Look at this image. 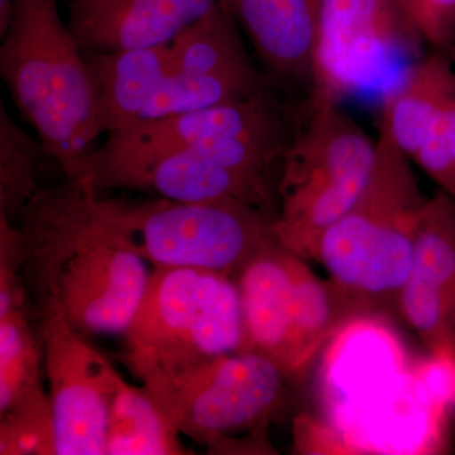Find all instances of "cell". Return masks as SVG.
I'll return each mask as SVG.
<instances>
[{
    "instance_id": "1",
    "label": "cell",
    "mask_w": 455,
    "mask_h": 455,
    "mask_svg": "<svg viewBox=\"0 0 455 455\" xmlns=\"http://www.w3.org/2000/svg\"><path fill=\"white\" fill-rule=\"evenodd\" d=\"M88 179L42 188L16 228V248L32 309L55 307L88 337L124 335L152 269L101 226Z\"/></svg>"
},
{
    "instance_id": "2",
    "label": "cell",
    "mask_w": 455,
    "mask_h": 455,
    "mask_svg": "<svg viewBox=\"0 0 455 455\" xmlns=\"http://www.w3.org/2000/svg\"><path fill=\"white\" fill-rule=\"evenodd\" d=\"M0 76L50 158L74 179L104 133L84 51L57 0H14L2 36Z\"/></svg>"
},
{
    "instance_id": "3",
    "label": "cell",
    "mask_w": 455,
    "mask_h": 455,
    "mask_svg": "<svg viewBox=\"0 0 455 455\" xmlns=\"http://www.w3.org/2000/svg\"><path fill=\"white\" fill-rule=\"evenodd\" d=\"M410 161L381 124L366 190L317 244L315 259L359 316L398 310L427 202Z\"/></svg>"
},
{
    "instance_id": "4",
    "label": "cell",
    "mask_w": 455,
    "mask_h": 455,
    "mask_svg": "<svg viewBox=\"0 0 455 455\" xmlns=\"http://www.w3.org/2000/svg\"><path fill=\"white\" fill-rule=\"evenodd\" d=\"M339 103L305 99L278 172L275 238L302 259H315L320 238L358 202L376 164L377 142Z\"/></svg>"
},
{
    "instance_id": "5",
    "label": "cell",
    "mask_w": 455,
    "mask_h": 455,
    "mask_svg": "<svg viewBox=\"0 0 455 455\" xmlns=\"http://www.w3.org/2000/svg\"><path fill=\"white\" fill-rule=\"evenodd\" d=\"M123 361L140 383L181 376L212 359L250 352L235 277L154 267L124 335Z\"/></svg>"
},
{
    "instance_id": "6",
    "label": "cell",
    "mask_w": 455,
    "mask_h": 455,
    "mask_svg": "<svg viewBox=\"0 0 455 455\" xmlns=\"http://www.w3.org/2000/svg\"><path fill=\"white\" fill-rule=\"evenodd\" d=\"M92 208L101 226L152 267L208 269L235 278L275 239L276 217L238 200L133 202L97 193Z\"/></svg>"
},
{
    "instance_id": "7",
    "label": "cell",
    "mask_w": 455,
    "mask_h": 455,
    "mask_svg": "<svg viewBox=\"0 0 455 455\" xmlns=\"http://www.w3.org/2000/svg\"><path fill=\"white\" fill-rule=\"evenodd\" d=\"M289 376L272 359L241 352L142 386L180 434L209 453H269L260 436L283 400Z\"/></svg>"
},
{
    "instance_id": "8",
    "label": "cell",
    "mask_w": 455,
    "mask_h": 455,
    "mask_svg": "<svg viewBox=\"0 0 455 455\" xmlns=\"http://www.w3.org/2000/svg\"><path fill=\"white\" fill-rule=\"evenodd\" d=\"M424 38L396 0H319L311 95L387 98L423 57Z\"/></svg>"
},
{
    "instance_id": "9",
    "label": "cell",
    "mask_w": 455,
    "mask_h": 455,
    "mask_svg": "<svg viewBox=\"0 0 455 455\" xmlns=\"http://www.w3.org/2000/svg\"><path fill=\"white\" fill-rule=\"evenodd\" d=\"M292 114L267 88L233 103L109 132L107 139L132 147H197L229 169L277 185L298 121Z\"/></svg>"
},
{
    "instance_id": "10",
    "label": "cell",
    "mask_w": 455,
    "mask_h": 455,
    "mask_svg": "<svg viewBox=\"0 0 455 455\" xmlns=\"http://www.w3.org/2000/svg\"><path fill=\"white\" fill-rule=\"evenodd\" d=\"M76 178L100 194L143 191L182 203L238 200L277 217L276 185L229 169L197 147H132L106 140L84 157Z\"/></svg>"
},
{
    "instance_id": "11",
    "label": "cell",
    "mask_w": 455,
    "mask_h": 455,
    "mask_svg": "<svg viewBox=\"0 0 455 455\" xmlns=\"http://www.w3.org/2000/svg\"><path fill=\"white\" fill-rule=\"evenodd\" d=\"M55 429V455H106L108 421L121 390L109 359L50 304L33 309Z\"/></svg>"
},
{
    "instance_id": "12",
    "label": "cell",
    "mask_w": 455,
    "mask_h": 455,
    "mask_svg": "<svg viewBox=\"0 0 455 455\" xmlns=\"http://www.w3.org/2000/svg\"><path fill=\"white\" fill-rule=\"evenodd\" d=\"M438 410L411 363L372 394L324 412L316 433L347 453L419 454L430 449Z\"/></svg>"
},
{
    "instance_id": "13",
    "label": "cell",
    "mask_w": 455,
    "mask_h": 455,
    "mask_svg": "<svg viewBox=\"0 0 455 455\" xmlns=\"http://www.w3.org/2000/svg\"><path fill=\"white\" fill-rule=\"evenodd\" d=\"M398 311L430 353L455 355V200L443 191L421 212Z\"/></svg>"
},
{
    "instance_id": "14",
    "label": "cell",
    "mask_w": 455,
    "mask_h": 455,
    "mask_svg": "<svg viewBox=\"0 0 455 455\" xmlns=\"http://www.w3.org/2000/svg\"><path fill=\"white\" fill-rule=\"evenodd\" d=\"M247 36L267 82L310 97L319 0H220Z\"/></svg>"
},
{
    "instance_id": "15",
    "label": "cell",
    "mask_w": 455,
    "mask_h": 455,
    "mask_svg": "<svg viewBox=\"0 0 455 455\" xmlns=\"http://www.w3.org/2000/svg\"><path fill=\"white\" fill-rule=\"evenodd\" d=\"M218 0H68V25L85 52L166 44Z\"/></svg>"
},
{
    "instance_id": "16",
    "label": "cell",
    "mask_w": 455,
    "mask_h": 455,
    "mask_svg": "<svg viewBox=\"0 0 455 455\" xmlns=\"http://www.w3.org/2000/svg\"><path fill=\"white\" fill-rule=\"evenodd\" d=\"M243 307L248 350L299 373L293 331V280L290 251L269 242L235 277Z\"/></svg>"
},
{
    "instance_id": "17",
    "label": "cell",
    "mask_w": 455,
    "mask_h": 455,
    "mask_svg": "<svg viewBox=\"0 0 455 455\" xmlns=\"http://www.w3.org/2000/svg\"><path fill=\"white\" fill-rule=\"evenodd\" d=\"M411 364L394 331L377 316H357L328 341L320 395L324 411L353 403Z\"/></svg>"
},
{
    "instance_id": "18",
    "label": "cell",
    "mask_w": 455,
    "mask_h": 455,
    "mask_svg": "<svg viewBox=\"0 0 455 455\" xmlns=\"http://www.w3.org/2000/svg\"><path fill=\"white\" fill-rule=\"evenodd\" d=\"M104 133L142 122L171 68L170 42L116 52H85Z\"/></svg>"
},
{
    "instance_id": "19",
    "label": "cell",
    "mask_w": 455,
    "mask_h": 455,
    "mask_svg": "<svg viewBox=\"0 0 455 455\" xmlns=\"http://www.w3.org/2000/svg\"><path fill=\"white\" fill-rule=\"evenodd\" d=\"M453 60L434 50L410 70L381 103V124L412 160L435 123L455 99Z\"/></svg>"
},
{
    "instance_id": "20",
    "label": "cell",
    "mask_w": 455,
    "mask_h": 455,
    "mask_svg": "<svg viewBox=\"0 0 455 455\" xmlns=\"http://www.w3.org/2000/svg\"><path fill=\"white\" fill-rule=\"evenodd\" d=\"M185 454L181 434L151 394L123 382L110 410L106 455Z\"/></svg>"
},
{
    "instance_id": "21",
    "label": "cell",
    "mask_w": 455,
    "mask_h": 455,
    "mask_svg": "<svg viewBox=\"0 0 455 455\" xmlns=\"http://www.w3.org/2000/svg\"><path fill=\"white\" fill-rule=\"evenodd\" d=\"M32 307L0 315V415L50 400L41 383L42 344Z\"/></svg>"
},
{
    "instance_id": "22",
    "label": "cell",
    "mask_w": 455,
    "mask_h": 455,
    "mask_svg": "<svg viewBox=\"0 0 455 455\" xmlns=\"http://www.w3.org/2000/svg\"><path fill=\"white\" fill-rule=\"evenodd\" d=\"M50 157L40 139L26 133L0 103V218L16 224L42 187L41 164Z\"/></svg>"
},
{
    "instance_id": "23",
    "label": "cell",
    "mask_w": 455,
    "mask_h": 455,
    "mask_svg": "<svg viewBox=\"0 0 455 455\" xmlns=\"http://www.w3.org/2000/svg\"><path fill=\"white\" fill-rule=\"evenodd\" d=\"M0 454L55 455L52 407L0 415Z\"/></svg>"
},
{
    "instance_id": "24",
    "label": "cell",
    "mask_w": 455,
    "mask_h": 455,
    "mask_svg": "<svg viewBox=\"0 0 455 455\" xmlns=\"http://www.w3.org/2000/svg\"><path fill=\"white\" fill-rule=\"evenodd\" d=\"M425 42L447 52L455 38V0H396Z\"/></svg>"
},
{
    "instance_id": "25",
    "label": "cell",
    "mask_w": 455,
    "mask_h": 455,
    "mask_svg": "<svg viewBox=\"0 0 455 455\" xmlns=\"http://www.w3.org/2000/svg\"><path fill=\"white\" fill-rule=\"evenodd\" d=\"M444 121L449 152H451V160H453L455 167V99L444 114Z\"/></svg>"
},
{
    "instance_id": "26",
    "label": "cell",
    "mask_w": 455,
    "mask_h": 455,
    "mask_svg": "<svg viewBox=\"0 0 455 455\" xmlns=\"http://www.w3.org/2000/svg\"><path fill=\"white\" fill-rule=\"evenodd\" d=\"M14 0H0V37L7 31L13 12Z\"/></svg>"
},
{
    "instance_id": "27",
    "label": "cell",
    "mask_w": 455,
    "mask_h": 455,
    "mask_svg": "<svg viewBox=\"0 0 455 455\" xmlns=\"http://www.w3.org/2000/svg\"><path fill=\"white\" fill-rule=\"evenodd\" d=\"M445 53H447V55L451 57V60H453V62L455 64V38L453 41V44H451V49H449Z\"/></svg>"
}]
</instances>
